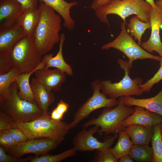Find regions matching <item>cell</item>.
I'll use <instances>...</instances> for the list:
<instances>
[{"mask_svg": "<svg viewBox=\"0 0 162 162\" xmlns=\"http://www.w3.org/2000/svg\"><path fill=\"white\" fill-rule=\"evenodd\" d=\"M118 100L122 102L125 106L142 107L162 116V86L160 91L153 97L137 99L131 96H124L119 98Z\"/></svg>", "mask_w": 162, "mask_h": 162, "instance_id": "e0dca14e", "label": "cell"}, {"mask_svg": "<svg viewBox=\"0 0 162 162\" xmlns=\"http://www.w3.org/2000/svg\"><path fill=\"white\" fill-rule=\"evenodd\" d=\"M12 67L8 55L0 56V75L8 72Z\"/></svg>", "mask_w": 162, "mask_h": 162, "instance_id": "8d00e7d4", "label": "cell"}, {"mask_svg": "<svg viewBox=\"0 0 162 162\" xmlns=\"http://www.w3.org/2000/svg\"><path fill=\"white\" fill-rule=\"evenodd\" d=\"M8 56L12 67L22 73H28L37 69L43 57L36 50L34 35H25L21 38Z\"/></svg>", "mask_w": 162, "mask_h": 162, "instance_id": "5b68a950", "label": "cell"}, {"mask_svg": "<svg viewBox=\"0 0 162 162\" xmlns=\"http://www.w3.org/2000/svg\"><path fill=\"white\" fill-rule=\"evenodd\" d=\"M110 148L98 150L95 156L91 160L92 162H118V160L113 156Z\"/></svg>", "mask_w": 162, "mask_h": 162, "instance_id": "1f68e13d", "label": "cell"}, {"mask_svg": "<svg viewBox=\"0 0 162 162\" xmlns=\"http://www.w3.org/2000/svg\"><path fill=\"white\" fill-rule=\"evenodd\" d=\"M61 143L48 138L29 139L5 149L7 153L18 158L31 153L36 156H40L46 154L57 147Z\"/></svg>", "mask_w": 162, "mask_h": 162, "instance_id": "8fae6325", "label": "cell"}, {"mask_svg": "<svg viewBox=\"0 0 162 162\" xmlns=\"http://www.w3.org/2000/svg\"><path fill=\"white\" fill-rule=\"evenodd\" d=\"M121 31L117 37L112 41L107 43L102 47L103 50L111 48L117 50L125 55L128 58L129 69L132 68L133 62L136 60L150 59L160 62L161 57L148 53L137 44L126 30L125 23L121 25Z\"/></svg>", "mask_w": 162, "mask_h": 162, "instance_id": "ba28073f", "label": "cell"}, {"mask_svg": "<svg viewBox=\"0 0 162 162\" xmlns=\"http://www.w3.org/2000/svg\"><path fill=\"white\" fill-rule=\"evenodd\" d=\"M117 142L114 147L110 148V150L113 156L118 160L125 155H129L133 143L125 131L118 134Z\"/></svg>", "mask_w": 162, "mask_h": 162, "instance_id": "d4e9b609", "label": "cell"}, {"mask_svg": "<svg viewBox=\"0 0 162 162\" xmlns=\"http://www.w3.org/2000/svg\"><path fill=\"white\" fill-rule=\"evenodd\" d=\"M129 155L137 162H152L153 158L152 148L149 145H133Z\"/></svg>", "mask_w": 162, "mask_h": 162, "instance_id": "4316f807", "label": "cell"}, {"mask_svg": "<svg viewBox=\"0 0 162 162\" xmlns=\"http://www.w3.org/2000/svg\"><path fill=\"white\" fill-rule=\"evenodd\" d=\"M134 109V112L122 122L123 127L139 124L151 128L162 123V116L160 115L141 106H136Z\"/></svg>", "mask_w": 162, "mask_h": 162, "instance_id": "5bb4252c", "label": "cell"}, {"mask_svg": "<svg viewBox=\"0 0 162 162\" xmlns=\"http://www.w3.org/2000/svg\"><path fill=\"white\" fill-rule=\"evenodd\" d=\"M40 17L38 8H29L24 9L18 17L16 22L23 28L26 35H34Z\"/></svg>", "mask_w": 162, "mask_h": 162, "instance_id": "44dd1931", "label": "cell"}, {"mask_svg": "<svg viewBox=\"0 0 162 162\" xmlns=\"http://www.w3.org/2000/svg\"><path fill=\"white\" fill-rule=\"evenodd\" d=\"M30 85L35 100L44 114L48 115L49 106L55 101L52 92H49L43 84L35 78H33Z\"/></svg>", "mask_w": 162, "mask_h": 162, "instance_id": "ac0fdd59", "label": "cell"}, {"mask_svg": "<svg viewBox=\"0 0 162 162\" xmlns=\"http://www.w3.org/2000/svg\"><path fill=\"white\" fill-rule=\"evenodd\" d=\"M126 132L134 145H149L153 133V127L139 124H132L126 127Z\"/></svg>", "mask_w": 162, "mask_h": 162, "instance_id": "7402d4cb", "label": "cell"}, {"mask_svg": "<svg viewBox=\"0 0 162 162\" xmlns=\"http://www.w3.org/2000/svg\"><path fill=\"white\" fill-rule=\"evenodd\" d=\"M160 67L154 76L146 82L142 84L139 86L143 92H148L155 84L162 80V57H161Z\"/></svg>", "mask_w": 162, "mask_h": 162, "instance_id": "f546056e", "label": "cell"}, {"mask_svg": "<svg viewBox=\"0 0 162 162\" xmlns=\"http://www.w3.org/2000/svg\"><path fill=\"white\" fill-rule=\"evenodd\" d=\"M155 4L156 6L162 8V0H158Z\"/></svg>", "mask_w": 162, "mask_h": 162, "instance_id": "b9f144b4", "label": "cell"}, {"mask_svg": "<svg viewBox=\"0 0 162 162\" xmlns=\"http://www.w3.org/2000/svg\"><path fill=\"white\" fill-rule=\"evenodd\" d=\"M24 10L17 0H0V28L11 26Z\"/></svg>", "mask_w": 162, "mask_h": 162, "instance_id": "2e32d148", "label": "cell"}, {"mask_svg": "<svg viewBox=\"0 0 162 162\" xmlns=\"http://www.w3.org/2000/svg\"><path fill=\"white\" fill-rule=\"evenodd\" d=\"M26 35L22 28L16 22L0 28V56L8 54L14 45Z\"/></svg>", "mask_w": 162, "mask_h": 162, "instance_id": "9a60e30c", "label": "cell"}, {"mask_svg": "<svg viewBox=\"0 0 162 162\" xmlns=\"http://www.w3.org/2000/svg\"><path fill=\"white\" fill-rule=\"evenodd\" d=\"M118 101V104L114 108L104 107L97 117H93L84 123L83 128H86L92 125L98 126L100 128L98 134L104 133L106 135L118 134L121 131H125L126 127H123L122 123L134 112V109Z\"/></svg>", "mask_w": 162, "mask_h": 162, "instance_id": "277c9868", "label": "cell"}, {"mask_svg": "<svg viewBox=\"0 0 162 162\" xmlns=\"http://www.w3.org/2000/svg\"><path fill=\"white\" fill-rule=\"evenodd\" d=\"M66 74L56 68L50 70L44 68L38 69L34 73L35 78L40 81L49 92L60 91L66 79Z\"/></svg>", "mask_w": 162, "mask_h": 162, "instance_id": "4fadbf2b", "label": "cell"}, {"mask_svg": "<svg viewBox=\"0 0 162 162\" xmlns=\"http://www.w3.org/2000/svg\"><path fill=\"white\" fill-rule=\"evenodd\" d=\"M128 61L121 58L117 59V63L121 69L124 71L125 74L122 79L117 82L112 83L110 80L101 81V90L110 98L116 99L128 96H139L143 92L139 86L142 84V80L140 78L132 79L129 74L130 70Z\"/></svg>", "mask_w": 162, "mask_h": 162, "instance_id": "52a82bcc", "label": "cell"}, {"mask_svg": "<svg viewBox=\"0 0 162 162\" xmlns=\"http://www.w3.org/2000/svg\"><path fill=\"white\" fill-rule=\"evenodd\" d=\"M67 123L52 120L49 114H43L28 122L17 123L28 139L48 138L62 142L69 130Z\"/></svg>", "mask_w": 162, "mask_h": 162, "instance_id": "3957f363", "label": "cell"}, {"mask_svg": "<svg viewBox=\"0 0 162 162\" xmlns=\"http://www.w3.org/2000/svg\"><path fill=\"white\" fill-rule=\"evenodd\" d=\"M159 8H160V10L161 12V13H162V8L161 7H158Z\"/></svg>", "mask_w": 162, "mask_h": 162, "instance_id": "ee69618b", "label": "cell"}, {"mask_svg": "<svg viewBox=\"0 0 162 162\" xmlns=\"http://www.w3.org/2000/svg\"><path fill=\"white\" fill-rule=\"evenodd\" d=\"M160 133L162 136V123L160 124Z\"/></svg>", "mask_w": 162, "mask_h": 162, "instance_id": "7bdbcfd3", "label": "cell"}, {"mask_svg": "<svg viewBox=\"0 0 162 162\" xmlns=\"http://www.w3.org/2000/svg\"><path fill=\"white\" fill-rule=\"evenodd\" d=\"M22 5L23 10L29 8H37L38 0H17Z\"/></svg>", "mask_w": 162, "mask_h": 162, "instance_id": "74e56055", "label": "cell"}, {"mask_svg": "<svg viewBox=\"0 0 162 162\" xmlns=\"http://www.w3.org/2000/svg\"><path fill=\"white\" fill-rule=\"evenodd\" d=\"M5 148L1 146L0 147V162H26L30 161L33 157L30 156L25 158H21L7 154Z\"/></svg>", "mask_w": 162, "mask_h": 162, "instance_id": "836d02e7", "label": "cell"}, {"mask_svg": "<svg viewBox=\"0 0 162 162\" xmlns=\"http://www.w3.org/2000/svg\"><path fill=\"white\" fill-rule=\"evenodd\" d=\"M18 91L17 83L14 82L10 86L11 98L0 99V110L10 116L17 123L31 122L44 114L37 103L21 99L18 95Z\"/></svg>", "mask_w": 162, "mask_h": 162, "instance_id": "8992f818", "label": "cell"}, {"mask_svg": "<svg viewBox=\"0 0 162 162\" xmlns=\"http://www.w3.org/2000/svg\"><path fill=\"white\" fill-rule=\"evenodd\" d=\"M40 2L53 9L61 16L63 19L64 26L69 30H73L75 22L70 15V9L78 4L76 1L70 2L64 0H39Z\"/></svg>", "mask_w": 162, "mask_h": 162, "instance_id": "d6986e66", "label": "cell"}, {"mask_svg": "<svg viewBox=\"0 0 162 162\" xmlns=\"http://www.w3.org/2000/svg\"><path fill=\"white\" fill-rule=\"evenodd\" d=\"M17 128V123L10 116L0 110V130Z\"/></svg>", "mask_w": 162, "mask_h": 162, "instance_id": "d6a6232c", "label": "cell"}, {"mask_svg": "<svg viewBox=\"0 0 162 162\" xmlns=\"http://www.w3.org/2000/svg\"><path fill=\"white\" fill-rule=\"evenodd\" d=\"M128 33L134 37L135 40H137L138 44L140 45L143 34L147 29L151 28L150 22H146L141 20L137 16L131 17L127 25Z\"/></svg>", "mask_w": 162, "mask_h": 162, "instance_id": "484cf974", "label": "cell"}, {"mask_svg": "<svg viewBox=\"0 0 162 162\" xmlns=\"http://www.w3.org/2000/svg\"><path fill=\"white\" fill-rule=\"evenodd\" d=\"M21 74L22 73L19 70L12 67L8 72L0 75V99L11 98V85Z\"/></svg>", "mask_w": 162, "mask_h": 162, "instance_id": "cb8c5ba5", "label": "cell"}, {"mask_svg": "<svg viewBox=\"0 0 162 162\" xmlns=\"http://www.w3.org/2000/svg\"><path fill=\"white\" fill-rule=\"evenodd\" d=\"M91 85L93 94L75 112L73 121L68 124L69 130L76 127L80 122L93 111L102 108H113L118 104L116 99L107 98L105 94L100 92L101 81L98 79L94 80L91 83Z\"/></svg>", "mask_w": 162, "mask_h": 162, "instance_id": "9c48e42d", "label": "cell"}, {"mask_svg": "<svg viewBox=\"0 0 162 162\" xmlns=\"http://www.w3.org/2000/svg\"><path fill=\"white\" fill-rule=\"evenodd\" d=\"M77 151L74 147L60 154L52 155L46 154L33 157L30 162H59L62 160L75 155Z\"/></svg>", "mask_w": 162, "mask_h": 162, "instance_id": "f1b7e54d", "label": "cell"}, {"mask_svg": "<svg viewBox=\"0 0 162 162\" xmlns=\"http://www.w3.org/2000/svg\"><path fill=\"white\" fill-rule=\"evenodd\" d=\"M133 160L129 155H125L118 160L119 162H134Z\"/></svg>", "mask_w": 162, "mask_h": 162, "instance_id": "ab89813d", "label": "cell"}, {"mask_svg": "<svg viewBox=\"0 0 162 162\" xmlns=\"http://www.w3.org/2000/svg\"><path fill=\"white\" fill-rule=\"evenodd\" d=\"M38 8L40 17L34 36L38 52L43 56L59 42L62 28L61 18L52 8L41 2Z\"/></svg>", "mask_w": 162, "mask_h": 162, "instance_id": "6da1fadb", "label": "cell"}, {"mask_svg": "<svg viewBox=\"0 0 162 162\" xmlns=\"http://www.w3.org/2000/svg\"><path fill=\"white\" fill-rule=\"evenodd\" d=\"M18 143L4 130H0V145L5 149L12 147Z\"/></svg>", "mask_w": 162, "mask_h": 162, "instance_id": "e575fe53", "label": "cell"}, {"mask_svg": "<svg viewBox=\"0 0 162 162\" xmlns=\"http://www.w3.org/2000/svg\"><path fill=\"white\" fill-rule=\"evenodd\" d=\"M44 67V64L42 61L38 68L35 70L28 73L21 74L17 77L15 81L18 88L17 94L21 99L32 103H36L31 89L29 78L36 71Z\"/></svg>", "mask_w": 162, "mask_h": 162, "instance_id": "603a6c76", "label": "cell"}, {"mask_svg": "<svg viewBox=\"0 0 162 162\" xmlns=\"http://www.w3.org/2000/svg\"><path fill=\"white\" fill-rule=\"evenodd\" d=\"M148 2L152 6L153 8H156L157 7L156 5L154 0H145Z\"/></svg>", "mask_w": 162, "mask_h": 162, "instance_id": "60d3db41", "label": "cell"}, {"mask_svg": "<svg viewBox=\"0 0 162 162\" xmlns=\"http://www.w3.org/2000/svg\"><path fill=\"white\" fill-rule=\"evenodd\" d=\"M152 5L145 0H111L107 4L95 11L97 18L102 22L108 24L107 16L116 15L126 23V19L132 15H136L141 20L150 22L149 14Z\"/></svg>", "mask_w": 162, "mask_h": 162, "instance_id": "7a4b0ae2", "label": "cell"}, {"mask_svg": "<svg viewBox=\"0 0 162 162\" xmlns=\"http://www.w3.org/2000/svg\"><path fill=\"white\" fill-rule=\"evenodd\" d=\"M111 0H94L91 4V8L95 11L99 8L108 4Z\"/></svg>", "mask_w": 162, "mask_h": 162, "instance_id": "f35d334b", "label": "cell"}, {"mask_svg": "<svg viewBox=\"0 0 162 162\" xmlns=\"http://www.w3.org/2000/svg\"><path fill=\"white\" fill-rule=\"evenodd\" d=\"M65 39V35L63 33L60 36L59 50L56 55L53 56L52 53L46 54L43 56L42 61L44 64L45 68H56L71 76L73 74L72 68L65 61L63 56L62 49Z\"/></svg>", "mask_w": 162, "mask_h": 162, "instance_id": "ffe728a7", "label": "cell"}, {"mask_svg": "<svg viewBox=\"0 0 162 162\" xmlns=\"http://www.w3.org/2000/svg\"><path fill=\"white\" fill-rule=\"evenodd\" d=\"M69 108V104L62 100H60L56 106L52 111L50 117L56 121H61L64 113Z\"/></svg>", "mask_w": 162, "mask_h": 162, "instance_id": "4dcf8cb0", "label": "cell"}, {"mask_svg": "<svg viewBox=\"0 0 162 162\" xmlns=\"http://www.w3.org/2000/svg\"><path fill=\"white\" fill-rule=\"evenodd\" d=\"M100 128L94 125L87 130L83 128L74 137L73 144L77 151L86 152L94 150H104L111 148L116 139L118 137V134L114 136H106L102 142L98 141L93 136L94 133L98 132Z\"/></svg>", "mask_w": 162, "mask_h": 162, "instance_id": "30bf717a", "label": "cell"}, {"mask_svg": "<svg viewBox=\"0 0 162 162\" xmlns=\"http://www.w3.org/2000/svg\"><path fill=\"white\" fill-rule=\"evenodd\" d=\"M153 130L151 141L153 154L152 162H162V136L160 124L154 125Z\"/></svg>", "mask_w": 162, "mask_h": 162, "instance_id": "83f0119b", "label": "cell"}, {"mask_svg": "<svg viewBox=\"0 0 162 162\" xmlns=\"http://www.w3.org/2000/svg\"><path fill=\"white\" fill-rule=\"evenodd\" d=\"M4 130L9 134L18 143L26 141L28 140L22 131L18 128Z\"/></svg>", "mask_w": 162, "mask_h": 162, "instance_id": "d590c367", "label": "cell"}, {"mask_svg": "<svg viewBox=\"0 0 162 162\" xmlns=\"http://www.w3.org/2000/svg\"><path fill=\"white\" fill-rule=\"evenodd\" d=\"M152 8L149 14L151 32L149 39L141 44L142 47L148 53L155 51L162 57V42L160 29L162 25V14L159 8Z\"/></svg>", "mask_w": 162, "mask_h": 162, "instance_id": "7c38bea8", "label": "cell"}]
</instances>
